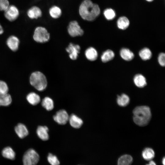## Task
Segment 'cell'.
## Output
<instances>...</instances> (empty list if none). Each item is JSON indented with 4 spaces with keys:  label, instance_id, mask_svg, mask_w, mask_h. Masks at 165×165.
<instances>
[{
    "label": "cell",
    "instance_id": "9",
    "mask_svg": "<svg viewBox=\"0 0 165 165\" xmlns=\"http://www.w3.org/2000/svg\"><path fill=\"white\" fill-rule=\"evenodd\" d=\"M80 50V47L79 45L72 43H70L66 48V51L69 53L70 58L73 60L77 59Z\"/></svg>",
    "mask_w": 165,
    "mask_h": 165
},
{
    "label": "cell",
    "instance_id": "18",
    "mask_svg": "<svg viewBox=\"0 0 165 165\" xmlns=\"http://www.w3.org/2000/svg\"><path fill=\"white\" fill-rule=\"evenodd\" d=\"M26 99L30 104L33 105H37L41 101L39 96L34 92L29 93L27 96Z\"/></svg>",
    "mask_w": 165,
    "mask_h": 165
},
{
    "label": "cell",
    "instance_id": "25",
    "mask_svg": "<svg viewBox=\"0 0 165 165\" xmlns=\"http://www.w3.org/2000/svg\"><path fill=\"white\" fill-rule=\"evenodd\" d=\"M115 57V53L111 50H106L102 53L101 56V59L104 63L107 62L113 59Z\"/></svg>",
    "mask_w": 165,
    "mask_h": 165
},
{
    "label": "cell",
    "instance_id": "30",
    "mask_svg": "<svg viewBox=\"0 0 165 165\" xmlns=\"http://www.w3.org/2000/svg\"><path fill=\"white\" fill-rule=\"evenodd\" d=\"M48 162L51 165H59L60 162L57 157L51 153H49L47 157Z\"/></svg>",
    "mask_w": 165,
    "mask_h": 165
},
{
    "label": "cell",
    "instance_id": "2",
    "mask_svg": "<svg viewBox=\"0 0 165 165\" xmlns=\"http://www.w3.org/2000/svg\"><path fill=\"white\" fill-rule=\"evenodd\" d=\"M133 114L134 122L141 127L145 126L148 125L151 118L150 109L147 106L136 107L133 110Z\"/></svg>",
    "mask_w": 165,
    "mask_h": 165
},
{
    "label": "cell",
    "instance_id": "16",
    "mask_svg": "<svg viewBox=\"0 0 165 165\" xmlns=\"http://www.w3.org/2000/svg\"><path fill=\"white\" fill-rule=\"evenodd\" d=\"M120 55L122 59L127 61H130L134 57V53L129 49L123 48L120 51Z\"/></svg>",
    "mask_w": 165,
    "mask_h": 165
},
{
    "label": "cell",
    "instance_id": "29",
    "mask_svg": "<svg viewBox=\"0 0 165 165\" xmlns=\"http://www.w3.org/2000/svg\"><path fill=\"white\" fill-rule=\"evenodd\" d=\"M103 14L105 18L108 20L113 19L116 16L115 11L111 8H108L105 10Z\"/></svg>",
    "mask_w": 165,
    "mask_h": 165
},
{
    "label": "cell",
    "instance_id": "11",
    "mask_svg": "<svg viewBox=\"0 0 165 165\" xmlns=\"http://www.w3.org/2000/svg\"><path fill=\"white\" fill-rule=\"evenodd\" d=\"M6 42L8 47L12 50L15 51L18 50L19 40L16 37L14 36H10L8 38Z\"/></svg>",
    "mask_w": 165,
    "mask_h": 165
},
{
    "label": "cell",
    "instance_id": "36",
    "mask_svg": "<svg viewBox=\"0 0 165 165\" xmlns=\"http://www.w3.org/2000/svg\"><path fill=\"white\" fill-rule=\"evenodd\" d=\"M4 32L3 30V28L1 29L0 30V35L2 34Z\"/></svg>",
    "mask_w": 165,
    "mask_h": 165
},
{
    "label": "cell",
    "instance_id": "31",
    "mask_svg": "<svg viewBox=\"0 0 165 165\" xmlns=\"http://www.w3.org/2000/svg\"><path fill=\"white\" fill-rule=\"evenodd\" d=\"M9 88L6 82L0 80V94H8Z\"/></svg>",
    "mask_w": 165,
    "mask_h": 165
},
{
    "label": "cell",
    "instance_id": "6",
    "mask_svg": "<svg viewBox=\"0 0 165 165\" xmlns=\"http://www.w3.org/2000/svg\"><path fill=\"white\" fill-rule=\"evenodd\" d=\"M67 30L69 35L72 37L81 36L84 33L78 22L73 20L69 22L67 27Z\"/></svg>",
    "mask_w": 165,
    "mask_h": 165
},
{
    "label": "cell",
    "instance_id": "20",
    "mask_svg": "<svg viewBox=\"0 0 165 165\" xmlns=\"http://www.w3.org/2000/svg\"><path fill=\"white\" fill-rule=\"evenodd\" d=\"M116 101L119 106L123 107L128 105L130 102V99L127 95L123 94L117 96Z\"/></svg>",
    "mask_w": 165,
    "mask_h": 165
},
{
    "label": "cell",
    "instance_id": "38",
    "mask_svg": "<svg viewBox=\"0 0 165 165\" xmlns=\"http://www.w3.org/2000/svg\"><path fill=\"white\" fill-rule=\"evenodd\" d=\"M2 28L0 24V30H1Z\"/></svg>",
    "mask_w": 165,
    "mask_h": 165
},
{
    "label": "cell",
    "instance_id": "27",
    "mask_svg": "<svg viewBox=\"0 0 165 165\" xmlns=\"http://www.w3.org/2000/svg\"><path fill=\"white\" fill-rule=\"evenodd\" d=\"M139 55L143 60L146 61L150 59L152 57V53L148 48H144L140 50Z\"/></svg>",
    "mask_w": 165,
    "mask_h": 165
},
{
    "label": "cell",
    "instance_id": "12",
    "mask_svg": "<svg viewBox=\"0 0 165 165\" xmlns=\"http://www.w3.org/2000/svg\"><path fill=\"white\" fill-rule=\"evenodd\" d=\"M68 121L71 126L76 129L80 128L83 123L82 120L80 118L73 114L69 116Z\"/></svg>",
    "mask_w": 165,
    "mask_h": 165
},
{
    "label": "cell",
    "instance_id": "13",
    "mask_svg": "<svg viewBox=\"0 0 165 165\" xmlns=\"http://www.w3.org/2000/svg\"><path fill=\"white\" fill-rule=\"evenodd\" d=\"M48 128L46 126H39L37 128L36 133L38 137L43 141L47 140L49 138Z\"/></svg>",
    "mask_w": 165,
    "mask_h": 165
},
{
    "label": "cell",
    "instance_id": "7",
    "mask_svg": "<svg viewBox=\"0 0 165 165\" xmlns=\"http://www.w3.org/2000/svg\"><path fill=\"white\" fill-rule=\"evenodd\" d=\"M5 18L10 21H13L16 20L19 15V12L17 7L14 5H9L4 11Z\"/></svg>",
    "mask_w": 165,
    "mask_h": 165
},
{
    "label": "cell",
    "instance_id": "37",
    "mask_svg": "<svg viewBox=\"0 0 165 165\" xmlns=\"http://www.w3.org/2000/svg\"><path fill=\"white\" fill-rule=\"evenodd\" d=\"M146 0L148 2H151L153 0Z\"/></svg>",
    "mask_w": 165,
    "mask_h": 165
},
{
    "label": "cell",
    "instance_id": "24",
    "mask_svg": "<svg viewBox=\"0 0 165 165\" xmlns=\"http://www.w3.org/2000/svg\"><path fill=\"white\" fill-rule=\"evenodd\" d=\"M2 155L4 157L11 160L15 159L16 154L13 149L9 147L4 148L2 151Z\"/></svg>",
    "mask_w": 165,
    "mask_h": 165
},
{
    "label": "cell",
    "instance_id": "23",
    "mask_svg": "<svg viewBox=\"0 0 165 165\" xmlns=\"http://www.w3.org/2000/svg\"><path fill=\"white\" fill-rule=\"evenodd\" d=\"M133 160V158L130 155L128 154L124 155L119 158L117 165H130Z\"/></svg>",
    "mask_w": 165,
    "mask_h": 165
},
{
    "label": "cell",
    "instance_id": "3",
    "mask_svg": "<svg viewBox=\"0 0 165 165\" xmlns=\"http://www.w3.org/2000/svg\"><path fill=\"white\" fill-rule=\"evenodd\" d=\"M29 81L31 85L39 91L44 90L47 85L46 76L39 71L33 72L30 76Z\"/></svg>",
    "mask_w": 165,
    "mask_h": 165
},
{
    "label": "cell",
    "instance_id": "34",
    "mask_svg": "<svg viewBox=\"0 0 165 165\" xmlns=\"http://www.w3.org/2000/svg\"><path fill=\"white\" fill-rule=\"evenodd\" d=\"M146 165H156L155 162L152 160H151L148 163L146 164Z\"/></svg>",
    "mask_w": 165,
    "mask_h": 165
},
{
    "label": "cell",
    "instance_id": "22",
    "mask_svg": "<svg viewBox=\"0 0 165 165\" xmlns=\"http://www.w3.org/2000/svg\"><path fill=\"white\" fill-rule=\"evenodd\" d=\"M155 156V153L152 149L150 148H146L142 151V156L145 160L149 161L152 160Z\"/></svg>",
    "mask_w": 165,
    "mask_h": 165
},
{
    "label": "cell",
    "instance_id": "10",
    "mask_svg": "<svg viewBox=\"0 0 165 165\" xmlns=\"http://www.w3.org/2000/svg\"><path fill=\"white\" fill-rule=\"evenodd\" d=\"M42 11L41 8L37 6H34L28 10L27 14L28 16L32 19H37L42 16Z\"/></svg>",
    "mask_w": 165,
    "mask_h": 165
},
{
    "label": "cell",
    "instance_id": "35",
    "mask_svg": "<svg viewBox=\"0 0 165 165\" xmlns=\"http://www.w3.org/2000/svg\"><path fill=\"white\" fill-rule=\"evenodd\" d=\"M162 163L163 165H165V158L164 157L163 158Z\"/></svg>",
    "mask_w": 165,
    "mask_h": 165
},
{
    "label": "cell",
    "instance_id": "8",
    "mask_svg": "<svg viewBox=\"0 0 165 165\" xmlns=\"http://www.w3.org/2000/svg\"><path fill=\"white\" fill-rule=\"evenodd\" d=\"M69 116L67 112L64 110L58 111L53 116L54 120L60 125H64L68 121Z\"/></svg>",
    "mask_w": 165,
    "mask_h": 165
},
{
    "label": "cell",
    "instance_id": "33",
    "mask_svg": "<svg viewBox=\"0 0 165 165\" xmlns=\"http://www.w3.org/2000/svg\"><path fill=\"white\" fill-rule=\"evenodd\" d=\"M158 60L159 64L162 66L164 67L165 65V54L161 53L158 56Z\"/></svg>",
    "mask_w": 165,
    "mask_h": 165
},
{
    "label": "cell",
    "instance_id": "5",
    "mask_svg": "<svg viewBox=\"0 0 165 165\" xmlns=\"http://www.w3.org/2000/svg\"><path fill=\"white\" fill-rule=\"evenodd\" d=\"M39 160L38 154L34 149H30L24 154L23 158L24 165H36Z\"/></svg>",
    "mask_w": 165,
    "mask_h": 165
},
{
    "label": "cell",
    "instance_id": "15",
    "mask_svg": "<svg viewBox=\"0 0 165 165\" xmlns=\"http://www.w3.org/2000/svg\"><path fill=\"white\" fill-rule=\"evenodd\" d=\"M133 80L134 84L138 87L143 88L147 85L145 78L141 74L136 75L134 77Z\"/></svg>",
    "mask_w": 165,
    "mask_h": 165
},
{
    "label": "cell",
    "instance_id": "32",
    "mask_svg": "<svg viewBox=\"0 0 165 165\" xmlns=\"http://www.w3.org/2000/svg\"><path fill=\"white\" fill-rule=\"evenodd\" d=\"M9 5L8 0H0V11H4Z\"/></svg>",
    "mask_w": 165,
    "mask_h": 165
},
{
    "label": "cell",
    "instance_id": "28",
    "mask_svg": "<svg viewBox=\"0 0 165 165\" xmlns=\"http://www.w3.org/2000/svg\"><path fill=\"white\" fill-rule=\"evenodd\" d=\"M12 102L11 96L8 93L5 94H0V106H7Z\"/></svg>",
    "mask_w": 165,
    "mask_h": 165
},
{
    "label": "cell",
    "instance_id": "26",
    "mask_svg": "<svg viewBox=\"0 0 165 165\" xmlns=\"http://www.w3.org/2000/svg\"><path fill=\"white\" fill-rule=\"evenodd\" d=\"M42 105L47 111L52 110L54 108V102L53 100L49 97L44 98L42 101Z\"/></svg>",
    "mask_w": 165,
    "mask_h": 165
},
{
    "label": "cell",
    "instance_id": "14",
    "mask_svg": "<svg viewBox=\"0 0 165 165\" xmlns=\"http://www.w3.org/2000/svg\"><path fill=\"white\" fill-rule=\"evenodd\" d=\"M15 131L21 138L26 137L28 134V131L26 126L22 124L19 123L15 128Z\"/></svg>",
    "mask_w": 165,
    "mask_h": 165
},
{
    "label": "cell",
    "instance_id": "21",
    "mask_svg": "<svg viewBox=\"0 0 165 165\" xmlns=\"http://www.w3.org/2000/svg\"><path fill=\"white\" fill-rule=\"evenodd\" d=\"M117 24L119 29L124 30L126 29L129 27L130 21L126 17L122 16L118 19L117 22Z\"/></svg>",
    "mask_w": 165,
    "mask_h": 165
},
{
    "label": "cell",
    "instance_id": "4",
    "mask_svg": "<svg viewBox=\"0 0 165 165\" xmlns=\"http://www.w3.org/2000/svg\"><path fill=\"white\" fill-rule=\"evenodd\" d=\"M33 38L37 42L44 43L48 42L49 40L50 34L45 28L38 26L35 30Z\"/></svg>",
    "mask_w": 165,
    "mask_h": 165
},
{
    "label": "cell",
    "instance_id": "17",
    "mask_svg": "<svg viewBox=\"0 0 165 165\" xmlns=\"http://www.w3.org/2000/svg\"><path fill=\"white\" fill-rule=\"evenodd\" d=\"M85 54L86 58L91 61L96 60L98 57V53L97 50L91 47L88 48L86 50Z\"/></svg>",
    "mask_w": 165,
    "mask_h": 165
},
{
    "label": "cell",
    "instance_id": "19",
    "mask_svg": "<svg viewBox=\"0 0 165 165\" xmlns=\"http://www.w3.org/2000/svg\"><path fill=\"white\" fill-rule=\"evenodd\" d=\"M49 13L51 17L53 19H57L61 16L62 11L58 6H53L49 9Z\"/></svg>",
    "mask_w": 165,
    "mask_h": 165
},
{
    "label": "cell",
    "instance_id": "1",
    "mask_svg": "<svg viewBox=\"0 0 165 165\" xmlns=\"http://www.w3.org/2000/svg\"><path fill=\"white\" fill-rule=\"evenodd\" d=\"M79 13L82 19L91 21L99 16L101 9L98 5L93 3L91 0H84L79 6Z\"/></svg>",
    "mask_w": 165,
    "mask_h": 165
}]
</instances>
